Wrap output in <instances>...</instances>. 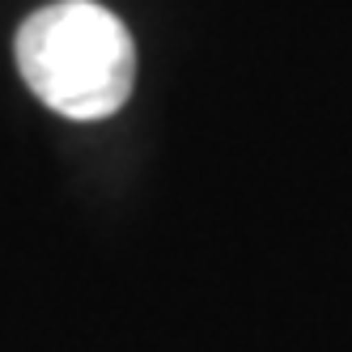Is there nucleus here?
Wrapping results in <instances>:
<instances>
[{
    "label": "nucleus",
    "mask_w": 352,
    "mask_h": 352,
    "mask_svg": "<svg viewBox=\"0 0 352 352\" xmlns=\"http://www.w3.org/2000/svg\"><path fill=\"white\" fill-rule=\"evenodd\" d=\"M13 56L30 94L64 119H107L136 85L128 26L94 0H56L30 13L17 30Z\"/></svg>",
    "instance_id": "nucleus-1"
}]
</instances>
